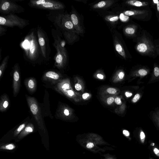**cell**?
Returning a JSON list of instances; mask_svg holds the SVG:
<instances>
[{
    "instance_id": "cell-1",
    "label": "cell",
    "mask_w": 159,
    "mask_h": 159,
    "mask_svg": "<svg viewBox=\"0 0 159 159\" xmlns=\"http://www.w3.org/2000/svg\"><path fill=\"white\" fill-rule=\"evenodd\" d=\"M63 10L50 11L46 16L53 24L56 30H60L66 40L70 35L76 33L71 21L70 15L62 12Z\"/></svg>"
},
{
    "instance_id": "cell-2",
    "label": "cell",
    "mask_w": 159,
    "mask_h": 159,
    "mask_svg": "<svg viewBox=\"0 0 159 159\" xmlns=\"http://www.w3.org/2000/svg\"><path fill=\"white\" fill-rule=\"evenodd\" d=\"M136 37L137 43L135 48L139 54L153 58L157 57L158 55L154 40L146 30H141Z\"/></svg>"
},
{
    "instance_id": "cell-3",
    "label": "cell",
    "mask_w": 159,
    "mask_h": 159,
    "mask_svg": "<svg viewBox=\"0 0 159 159\" xmlns=\"http://www.w3.org/2000/svg\"><path fill=\"white\" fill-rule=\"evenodd\" d=\"M52 34L54 42L53 45L56 49V54L54 56L55 65L58 68L63 66L67 60V55L63 42L61 39L58 31L53 29L52 30Z\"/></svg>"
},
{
    "instance_id": "cell-4",
    "label": "cell",
    "mask_w": 159,
    "mask_h": 159,
    "mask_svg": "<svg viewBox=\"0 0 159 159\" xmlns=\"http://www.w3.org/2000/svg\"><path fill=\"white\" fill-rule=\"evenodd\" d=\"M25 40V51L27 57L31 61L36 60L39 56V43L34 30L28 34Z\"/></svg>"
},
{
    "instance_id": "cell-5",
    "label": "cell",
    "mask_w": 159,
    "mask_h": 159,
    "mask_svg": "<svg viewBox=\"0 0 159 159\" xmlns=\"http://www.w3.org/2000/svg\"><path fill=\"white\" fill-rule=\"evenodd\" d=\"M30 24L29 21L22 18L15 14L1 15L0 25L13 28L16 26L22 29Z\"/></svg>"
},
{
    "instance_id": "cell-6",
    "label": "cell",
    "mask_w": 159,
    "mask_h": 159,
    "mask_svg": "<svg viewBox=\"0 0 159 159\" xmlns=\"http://www.w3.org/2000/svg\"><path fill=\"white\" fill-rule=\"evenodd\" d=\"M28 5L31 7L50 11L63 10L65 8L62 2L51 0H30Z\"/></svg>"
},
{
    "instance_id": "cell-7",
    "label": "cell",
    "mask_w": 159,
    "mask_h": 159,
    "mask_svg": "<svg viewBox=\"0 0 159 159\" xmlns=\"http://www.w3.org/2000/svg\"><path fill=\"white\" fill-rule=\"evenodd\" d=\"M37 34L41 54L45 58H49L51 49L48 35L46 32L39 25L37 27Z\"/></svg>"
},
{
    "instance_id": "cell-8",
    "label": "cell",
    "mask_w": 159,
    "mask_h": 159,
    "mask_svg": "<svg viewBox=\"0 0 159 159\" xmlns=\"http://www.w3.org/2000/svg\"><path fill=\"white\" fill-rule=\"evenodd\" d=\"M25 9L21 6L10 0H0V12L2 15L24 12Z\"/></svg>"
},
{
    "instance_id": "cell-9",
    "label": "cell",
    "mask_w": 159,
    "mask_h": 159,
    "mask_svg": "<svg viewBox=\"0 0 159 159\" xmlns=\"http://www.w3.org/2000/svg\"><path fill=\"white\" fill-rule=\"evenodd\" d=\"M27 101L31 112L34 116L38 125L43 126L42 117L41 114L40 108L37 101L34 98L26 96Z\"/></svg>"
},
{
    "instance_id": "cell-10",
    "label": "cell",
    "mask_w": 159,
    "mask_h": 159,
    "mask_svg": "<svg viewBox=\"0 0 159 159\" xmlns=\"http://www.w3.org/2000/svg\"><path fill=\"white\" fill-rule=\"evenodd\" d=\"M123 13L126 16H131L139 20H146L149 18V12L147 10H133L125 11Z\"/></svg>"
},
{
    "instance_id": "cell-11",
    "label": "cell",
    "mask_w": 159,
    "mask_h": 159,
    "mask_svg": "<svg viewBox=\"0 0 159 159\" xmlns=\"http://www.w3.org/2000/svg\"><path fill=\"white\" fill-rule=\"evenodd\" d=\"M18 68V64H16L14 66L12 84L13 93L15 97L18 94L20 87V76Z\"/></svg>"
},
{
    "instance_id": "cell-12",
    "label": "cell",
    "mask_w": 159,
    "mask_h": 159,
    "mask_svg": "<svg viewBox=\"0 0 159 159\" xmlns=\"http://www.w3.org/2000/svg\"><path fill=\"white\" fill-rule=\"evenodd\" d=\"M70 15L71 21L73 24L76 33L78 34L83 33V30L81 25L77 14L74 11H72Z\"/></svg>"
},
{
    "instance_id": "cell-13",
    "label": "cell",
    "mask_w": 159,
    "mask_h": 159,
    "mask_svg": "<svg viewBox=\"0 0 159 159\" xmlns=\"http://www.w3.org/2000/svg\"><path fill=\"white\" fill-rule=\"evenodd\" d=\"M139 29L138 25H133L126 27L124 31L125 33L127 36L136 37L141 31H139Z\"/></svg>"
},
{
    "instance_id": "cell-14",
    "label": "cell",
    "mask_w": 159,
    "mask_h": 159,
    "mask_svg": "<svg viewBox=\"0 0 159 159\" xmlns=\"http://www.w3.org/2000/svg\"><path fill=\"white\" fill-rule=\"evenodd\" d=\"M9 105V100L7 96L4 94L2 96L0 102V110L2 112L5 111Z\"/></svg>"
},
{
    "instance_id": "cell-15",
    "label": "cell",
    "mask_w": 159,
    "mask_h": 159,
    "mask_svg": "<svg viewBox=\"0 0 159 159\" xmlns=\"http://www.w3.org/2000/svg\"><path fill=\"white\" fill-rule=\"evenodd\" d=\"M125 3L129 6L136 7H145L149 5V3L148 2L136 0H128L126 1Z\"/></svg>"
},
{
    "instance_id": "cell-16",
    "label": "cell",
    "mask_w": 159,
    "mask_h": 159,
    "mask_svg": "<svg viewBox=\"0 0 159 159\" xmlns=\"http://www.w3.org/2000/svg\"><path fill=\"white\" fill-rule=\"evenodd\" d=\"M113 3V1L111 0L102 1L93 5L92 8L94 9L106 8L110 6Z\"/></svg>"
},
{
    "instance_id": "cell-17",
    "label": "cell",
    "mask_w": 159,
    "mask_h": 159,
    "mask_svg": "<svg viewBox=\"0 0 159 159\" xmlns=\"http://www.w3.org/2000/svg\"><path fill=\"white\" fill-rule=\"evenodd\" d=\"M115 47L117 52L124 59L126 58V55L122 45L116 40L115 41Z\"/></svg>"
},
{
    "instance_id": "cell-18",
    "label": "cell",
    "mask_w": 159,
    "mask_h": 159,
    "mask_svg": "<svg viewBox=\"0 0 159 159\" xmlns=\"http://www.w3.org/2000/svg\"><path fill=\"white\" fill-rule=\"evenodd\" d=\"M45 78L53 80H57L59 78V74L54 71H49L47 72L44 76Z\"/></svg>"
},
{
    "instance_id": "cell-19",
    "label": "cell",
    "mask_w": 159,
    "mask_h": 159,
    "mask_svg": "<svg viewBox=\"0 0 159 159\" xmlns=\"http://www.w3.org/2000/svg\"><path fill=\"white\" fill-rule=\"evenodd\" d=\"M26 85L30 91H32L35 90L36 87L35 80L32 78L29 79L27 81Z\"/></svg>"
},
{
    "instance_id": "cell-20",
    "label": "cell",
    "mask_w": 159,
    "mask_h": 159,
    "mask_svg": "<svg viewBox=\"0 0 159 159\" xmlns=\"http://www.w3.org/2000/svg\"><path fill=\"white\" fill-rule=\"evenodd\" d=\"M9 58V56L5 57L3 59L0 66V77L1 78L5 70Z\"/></svg>"
},
{
    "instance_id": "cell-21",
    "label": "cell",
    "mask_w": 159,
    "mask_h": 159,
    "mask_svg": "<svg viewBox=\"0 0 159 159\" xmlns=\"http://www.w3.org/2000/svg\"><path fill=\"white\" fill-rule=\"evenodd\" d=\"M119 19L118 16H108L106 17V20L111 22H114L117 21Z\"/></svg>"
},
{
    "instance_id": "cell-22",
    "label": "cell",
    "mask_w": 159,
    "mask_h": 159,
    "mask_svg": "<svg viewBox=\"0 0 159 159\" xmlns=\"http://www.w3.org/2000/svg\"><path fill=\"white\" fill-rule=\"evenodd\" d=\"M7 31V29L5 26L0 25V36L5 34Z\"/></svg>"
},
{
    "instance_id": "cell-23",
    "label": "cell",
    "mask_w": 159,
    "mask_h": 159,
    "mask_svg": "<svg viewBox=\"0 0 159 159\" xmlns=\"http://www.w3.org/2000/svg\"><path fill=\"white\" fill-rule=\"evenodd\" d=\"M24 131L26 132H32L33 131V126L32 124H29L25 128Z\"/></svg>"
},
{
    "instance_id": "cell-24",
    "label": "cell",
    "mask_w": 159,
    "mask_h": 159,
    "mask_svg": "<svg viewBox=\"0 0 159 159\" xmlns=\"http://www.w3.org/2000/svg\"><path fill=\"white\" fill-rule=\"evenodd\" d=\"M154 42L155 43L157 54L158 55H159V39L154 40Z\"/></svg>"
},
{
    "instance_id": "cell-25",
    "label": "cell",
    "mask_w": 159,
    "mask_h": 159,
    "mask_svg": "<svg viewBox=\"0 0 159 159\" xmlns=\"http://www.w3.org/2000/svg\"><path fill=\"white\" fill-rule=\"evenodd\" d=\"M138 73L141 75L144 76L147 74V71L144 69H141L139 70Z\"/></svg>"
},
{
    "instance_id": "cell-26",
    "label": "cell",
    "mask_w": 159,
    "mask_h": 159,
    "mask_svg": "<svg viewBox=\"0 0 159 159\" xmlns=\"http://www.w3.org/2000/svg\"><path fill=\"white\" fill-rule=\"evenodd\" d=\"M153 3L156 5L157 12L159 15V0H152Z\"/></svg>"
},
{
    "instance_id": "cell-27",
    "label": "cell",
    "mask_w": 159,
    "mask_h": 159,
    "mask_svg": "<svg viewBox=\"0 0 159 159\" xmlns=\"http://www.w3.org/2000/svg\"><path fill=\"white\" fill-rule=\"evenodd\" d=\"M107 91L108 93L111 94H114L116 92V89L111 88L107 89Z\"/></svg>"
},
{
    "instance_id": "cell-28",
    "label": "cell",
    "mask_w": 159,
    "mask_h": 159,
    "mask_svg": "<svg viewBox=\"0 0 159 159\" xmlns=\"http://www.w3.org/2000/svg\"><path fill=\"white\" fill-rule=\"evenodd\" d=\"M25 125V123H24L20 125L16 129V132L19 133L24 128Z\"/></svg>"
},
{
    "instance_id": "cell-29",
    "label": "cell",
    "mask_w": 159,
    "mask_h": 159,
    "mask_svg": "<svg viewBox=\"0 0 159 159\" xmlns=\"http://www.w3.org/2000/svg\"><path fill=\"white\" fill-rule=\"evenodd\" d=\"M154 74L156 76H159V68L157 66H156L154 69Z\"/></svg>"
},
{
    "instance_id": "cell-30",
    "label": "cell",
    "mask_w": 159,
    "mask_h": 159,
    "mask_svg": "<svg viewBox=\"0 0 159 159\" xmlns=\"http://www.w3.org/2000/svg\"><path fill=\"white\" fill-rule=\"evenodd\" d=\"M114 101V98L112 97H110L108 98L107 99V103L110 105Z\"/></svg>"
},
{
    "instance_id": "cell-31",
    "label": "cell",
    "mask_w": 159,
    "mask_h": 159,
    "mask_svg": "<svg viewBox=\"0 0 159 159\" xmlns=\"http://www.w3.org/2000/svg\"><path fill=\"white\" fill-rule=\"evenodd\" d=\"M140 98V95L139 94L137 93L136 94L134 98H133L132 101L134 102H135L138 101Z\"/></svg>"
},
{
    "instance_id": "cell-32",
    "label": "cell",
    "mask_w": 159,
    "mask_h": 159,
    "mask_svg": "<svg viewBox=\"0 0 159 159\" xmlns=\"http://www.w3.org/2000/svg\"><path fill=\"white\" fill-rule=\"evenodd\" d=\"M115 101L116 103L118 105H121L122 102L120 98H116L115 99Z\"/></svg>"
},
{
    "instance_id": "cell-33",
    "label": "cell",
    "mask_w": 159,
    "mask_h": 159,
    "mask_svg": "<svg viewBox=\"0 0 159 159\" xmlns=\"http://www.w3.org/2000/svg\"><path fill=\"white\" fill-rule=\"evenodd\" d=\"M6 149L9 150H12L14 148V146L12 144H10L6 146Z\"/></svg>"
},
{
    "instance_id": "cell-34",
    "label": "cell",
    "mask_w": 159,
    "mask_h": 159,
    "mask_svg": "<svg viewBox=\"0 0 159 159\" xmlns=\"http://www.w3.org/2000/svg\"><path fill=\"white\" fill-rule=\"evenodd\" d=\"M75 88L77 90H80L81 89V86L78 84H76L75 85Z\"/></svg>"
},
{
    "instance_id": "cell-35",
    "label": "cell",
    "mask_w": 159,
    "mask_h": 159,
    "mask_svg": "<svg viewBox=\"0 0 159 159\" xmlns=\"http://www.w3.org/2000/svg\"><path fill=\"white\" fill-rule=\"evenodd\" d=\"M94 146L93 143L91 142H89L88 143L86 147L88 148H91Z\"/></svg>"
},
{
    "instance_id": "cell-36",
    "label": "cell",
    "mask_w": 159,
    "mask_h": 159,
    "mask_svg": "<svg viewBox=\"0 0 159 159\" xmlns=\"http://www.w3.org/2000/svg\"><path fill=\"white\" fill-rule=\"evenodd\" d=\"M125 75L124 73L122 72L121 71L119 73L118 75V76L120 79H122L124 77Z\"/></svg>"
},
{
    "instance_id": "cell-37",
    "label": "cell",
    "mask_w": 159,
    "mask_h": 159,
    "mask_svg": "<svg viewBox=\"0 0 159 159\" xmlns=\"http://www.w3.org/2000/svg\"><path fill=\"white\" fill-rule=\"evenodd\" d=\"M140 137L141 140H143L145 138V135L143 132L142 131L141 132L140 134Z\"/></svg>"
},
{
    "instance_id": "cell-38",
    "label": "cell",
    "mask_w": 159,
    "mask_h": 159,
    "mask_svg": "<svg viewBox=\"0 0 159 159\" xmlns=\"http://www.w3.org/2000/svg\"><path fill=\"white\" fill-rule=\"evenodd\" d=\"M154 152L157 156H159V150L157 148H154L153 150Z\"/></svg>"
},
{
    "instance_id": "cell-39",
    "label": "cell",
    "mask_w": 159,
    "mask_h": 159,
    "mask_svg": "<svg viewBox=\"0 0 159 159\" xmlns=\"http://www.w3.org/2000/svg\"><path fill=\"white\" fill-rule=\"evenodd\" d=\"M67 93L68 95L71 96H72L74 94L73 92L71 90H68L67 91Z\"/></svg>"
},
{
    "instance_id": "cell-40",
    "label": "cell",
    "mask_w": 159,
    "mask_h": 159,
    "mask_svg": "<svg viewBox=\"0 0 159 159\" xmlns=\"http://www.w3.org/2000/svg\"><path fill=\"white\" fill-rule=\"evenodd\" d=\"M89 96V94L87 93H84L82 96V98L84 99H86Z\"/></svg>"
},
{
    "instance_id": "cell-41",
    "label": "cell",
    "mask_w": 159,
    "mask_h": 159,
    "mask_svg": "<svg viewBox=\"0 0 159 159\" xmlns=\"http://www.w3.org/2000/svg\"><path fill=\"white\" fill-rule=\"evenodd\" d=\"M63 113L66 116H68L69 115V111L67 109H65L63 111Z\"/></svg>"
},
{
    "instance_id": "cell-42",
    "label": "cell",
    "mask_w": 159,
    "mask_h": 159,
    "mask_svg": "<svg viewBox=\"0 0 159 159\" xmlns=\"http://www.w3.org/2000/svg\"><path fill=\"white\" fill-rule=\"evenodd\" d=\"M123 133L124 135L127 136H129V132L126 130H124L123 131Z\"/></svg>"
},
{
    "instance_id": "cell-43",
    "label": "cell",
    "mask_w": 159,
    "mask_h": 159,
    "mask_svg": "<svg viewBox=\"0 0 159 159\" xmlns=\"http://www.w3.org/2000/svg\"><path fill=\"white\" fill-rule=\"evenodd\" d=\"M125 95L126 97H128L131 96L132 94L131 93H130L128 92H126L125 93Z\"/></svg>"
},
{
    "instance_id": "cell-44",
    "label": "cell",
    "mask_w": 159,
    "mask_h": 159,
    "mask_svg": "<svg viewBox=\"0 0 159 159\" xmlns=\"http://www.w3.org/2000/svg\"><path fill=\"white\" fill-rule=\"evenodd\" d=\"M97 76L98 78L100 79H103L104 77L102 75L100 74H98L97 75Z\"/></svg>"
}]
</instances>
